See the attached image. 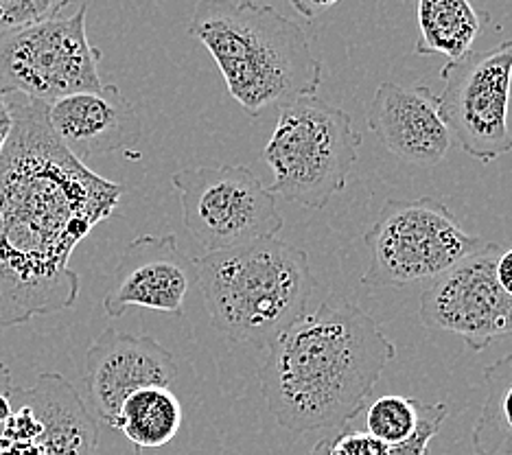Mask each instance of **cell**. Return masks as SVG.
Masks as SVG:
<instances>
[{
	"label": "cell",
	"instance_id": "cell-1",
	"mask_svg": "<svg viewBox=\"0 0 512 455\" xmlns=\"http://www.w3.org/2000/svg\"><path fill=\"white\" fill-rule=\"evenodd\" d=\"M121 195V184L62 147L46 103L16 95V127L0 158V331L75 305L71 256Z\"/></svg>",
	"mask_w": 512,
	"mask_h": 455
},
{
	"label": "cell",
	"instance_id": "cell-2",
	"mask_svg": "<svg viewBox=\"0 0 512 455\" xmlns=\"http://www.w3.org/2000/svg\"><path fill=\"white\" fill-rule=\"evenodd\" d=\"M397 348L359 305L329 302L289 326L259 370L267 410L294 434L342 429L366 410Z\"/></svg>",
	"mask_w": 512,
	"mask_h": 455
},
{
	"label": "cell",
	"instance_id": "cell-3",
	"mask_svg": "<svg viewBox=\"0 0 512 455\" xmlns=\"http://www.w3.org/2000/svg\"><path fill=\"white\" fill-rule=\"evenodd\" d=\"M189 35L224 75L230 97L250 116L316 95L322 64L307 33L254 0H197Z\"/></svg>",
	"mask_w": 512,
	"mask_h": 455
},
{
	"label": "cell",
	"instance_id": "cell-4",
	"mask_svg": "<svg viewBox=\"0 0 512 455\" xmlns=\"http://www.w3.org/2000/svg\"><path fill=\"white\" fill-rule=\"evenodd\" d=\"M195 283L215 329L254 348H270L296 324L316 289L307 252L278 237L204 254Z\"/></svg>",
	"mask_w": 512,
	"mask_h": 455
},
{
	"label": "cell",
	"instance_id": "cell-5",
	"mask_svg": "<svg viewBox=\"0 0 512 455\" xmlns=\"http://www.w3.org/2000/svg\"><path fill=\"white\" fill-rule=\"evenodd\" d=\"M362 134L351 114L316 95L278 108L276 127L263 149L274 182V197L309 210L327 206L346 189L357 165Z\"/></svg>",
	"mask_w": 512,
	"mask_h": 455
},
{
	"label": "cell",
	"instance_id": "cell-6",
	"mask_svg": "<svg viewBox=\"0 0 512 455\" xmlns=\"http://www.w3.org/2000/svg\"><path fill=\"white\" fill-rule=\"evenodd\" d=\"M364 243L370 263L362 285L370 289L432 283L484 245L434 197L388 200Z\"/></svg>",
	"mask_w": 512,
	"mask_h": 455
},
{
	"label": "cell",
	"instance_id": "cell-7",
	"mask_svg": "<svg viewBox=\"0 0 512 455\" xmlns=\"http://www.w3.org/2000/svg\"><path fill=\"white\" fill-rule=\"evenodd\" d=\"M184 228L206 254L272 239L285 219L276 197L248 167H195L173 173Z\"/></svg>",
	"mask_w": 512,
	"mask_h": 455
},
{
	"label": "cell",
	"instance_id": "cell-8",
	"mask_svg": "<svg viewBox=\"0 0 512 455\" xmlns=\"http://www.w3.org/2000/svg\"><path fill=\"white\" fill-rule=\"evenodd\" d=\"M88 5L73 16L0 33V92L53 103L77 92H97L101 51L86 33Z\"/></svg>",
	"mask_w": 512,
	"mask_h": 455
},
{
	"label": "cell",
	"instance_id": "cell-9",
	"mask_svg": "<svg viewBox=\"0 0 512 455\" xmlns=\"http://www.w3.org/2000/svg\"><path fill=\"white\" fill-rule=\"evenodd\" d=\"M440 81L442 121L464 154L488 165L512 151L508 127L512 40L447 62L440 70Z\"/></svg>",
	"mask_w": 512,
	"mask_h": 455
},
{
	"label": "cell",
	"instance_id": "cell-10",
	"mask_svg": "<svg viewBox=\"0 0 512 455\" xmlns=\"http://www.w3.org/2000/svg\"><path fill=\"white\" fill-rule=\"evenodd\" d=\"M502 254L497 243H484L423 291V326L460 335L469 350L482 353L497 340L512 335V296L497 283L495 263Z\"/></svg>",
	"mask_w": 512,
	"mask_h": 455
},
{
	"label": "cell",
	"instance_id": "cell-11",
	"mask_svg": "<svg viewBox=\"0 0 512 455\" xmlns=\"http://www.w3.org/2000/svg\"><path fill=\"white\" fill-rule=\"evenodd\" d=\"M176 379V357L151 335L106 329L90 344L84 359L90 410L110 427L132 392L149 385L171 388Z\"/></svg>",
	"mask_w": 512,
	"mask_h": 455
},
{
	"label": "cell",
	"instance_id": "cell-12",
	"mask_svg": "<svg viewBox=\"0 0 512 455\" xmlns=\"http://www.w3.org/2000/svg\"><path fill=\"white\" fill-rule=\"evenodd\" d=\"M195 283V261L176 235H145L127 243L114 267L103 311L121 318L130 307L182 315L184 300Z\"/></svg>",
	"mask_w": 512,
	"mask_h": 455
},
{
	"label": "cell",
	"instance_id": "cell-13",
	"mask_svg": "<svg viewBox=\"0 0 512 455\" xmlns=\"http://www.w3.org/2000/svg\"><path fill=\"white\" fill-rule=\"evenodd\" d=\"M366 123L392 156L416 167H436L453 143L438 95L425 84L383 81L368 103Z\"/></svg>",
	"mask_w": 512,
	"mask_h": 455
},
{
	"label": "cell",
	"instance_id": "cell-14",
	"mask_svg": "<svg viewBox=\"0 0 512 455\" xmlns=\"http://www.w3.org/2000/svg\"><path fill=\"white\" fill-rule=\"evenodd\" d=\"M46 121L62 147L84 165L95 156L132 147L143 136L141 114L112 84L49 103Z\"/></svg>",
	"mask_w": 512,
	"mask_h": 455
},
{
	"label": "cell",
	"instance_id": "cell-15",
	"mask_svg": "<svg viewBox=\"0 0 512 455\" xmlns=\"http://www.w3.org/2000/svg\"><path fill=\"white\" fill-rule=\"evenodd\" d=\"M7 394L38 418L44 455H97L99 420L71 381L57 372H42L31 388L11 385Z\"/></svg>",
	"mask_w": 512,
	"mask_h": 455
},
{
	"label": "cell",
	"instance_id": "cell-16",
	"mask_svg": "<svg viewBox=\"0 0 512 455\" xmlns=\"http://www.w3.org/2000/svg\"><path fill=\"white\" fill-rule=\"evenodd\" d=\"M416 55H440L449 62L473 51L475 40L491 22V14L473 0H418Z\"/></svg>",
	"mask_w": 512,
	"mask_h": 455
},
{
	"label": "cell",
	"instance_id": "cell-17",
	"mask_svg": "<svg viewBox=\"0 0 512 455\" xmlns=\"http://www.w3.org/2000/svg\"><path fill=\"white\" fill-rule=\"evenodd\" d=\"M112 427L132 442L136 453L160 449L178 436L182 403L171 388L149 385L127 396Z\"/></svg>",
	"mask_w": 512,
	"mask_h": 455
},
{
	"label": "cell",
	"instance_id": "cell-18",
	"mask_svg": "<svg viewBox=\"0 0 512 455\" xmlns=\"http://www.w3.org/2000/svg\"><path fill=\"white\" fill-rule=\"evenodd\" d=\"M486 399L471 431L473 455H512V355L484 368Z\"/></svg>",
	"mask_w": 512,
	"mask_h": 455
},
{
	"label": "cell",
	"instance_id": "cell-19",
	"mask_svg": "<svg viewBox=\"0 0 512 455\" xmlns=\"http://www.w3.org/2000/svg\"><path fill=\"white\" fill-rule=\"evenodd\" d=\"M366 431L386 445H397L410 438L418 427L421 401L407 399L399 394L379 396L377 401L366 405Z\"/></svg>",
	"mask_w": 512,
	"mask_h": 455
},
{
	"label": "cell",
	"instance_id": "cell-20",
	"mask_svg": "<svg viewBox=\"0 0 512 455\" xmlns=\"http://www.w3.org/2000/svg\"><path fill=\"white\" fill-rule=\"evenodd\" d=\"M73 0H0V33L20 31L62 18Z\"/></svg>",
	"mask_w": 512,
	"mask_h": 455
},
{
	"label": "cell",
	"instance_id": "cell-21",
	"mask_svg": "<svg viewBox=\"0 0 512 455\" xmlns=\"http://www.w3.org/2000/svg\"><path fill=\"white\" fill-rule=\"evenodd\" d=\"M447 416V403H421V416H418L416 431L407 440L397 442V445H388V455H429V445H432V440L436 438Z\"/></svg>",
	"mask_w": 512,
	"mask_h": 455
},
{
	"label": "cell",
	"instance_id": "cell-22",
	"mask_svg": "<svg viewBox=\"0 0 512 455\" xmlns=\"http://www.w3.org/2000/svg\"><path fill=\"white\" fill-rule=\"evenodd\" d=\"M329 440V455H388V445L372 438L366 429H357L353 423L337 429Z\"/></svg>",
	"mask_w": 512,
	"mask_h": 455
},
{
	"label": "cell",
	"instance_id": "cell-23",
	"mask_svg": "<svg viewBox=\"0 0 512 455\" xmlns=\"http://www.w3.org/2000/svg\"><path fill=\"white\" fill-rule=\"evenodd\" d=\"M9 396V394H7ZM11 405H14V414L3 425V438L11 440V442H38L42 427L38 423V418L33 416V412L25 403L9 399Z\"/></svg>",
	"mask_w": 512,
	"mask_h": 455
},
{
	"label": "cell",
	"instance_id": "cell-24",
	"mask_svg": "<svg viewBox=\"0 0 512 455\" xmlns=\"http://www.w3.org/2000/svg\"><path fill=\"white\" fill-rule=\"evenodd\" d=\"M16 127V95L0 92V158Z\"/></svg>",
	"mask_w": 512,
	"mask_h": 455
},
{
	"label": "cell",
	"instance_id": "cell-25",
	"mask_svg": "<svg viewBox=\"0 0 512 455\" xmlns=\"http://www.w3.org/2000/svg\"><path fill=\"white\" fill-rule=\"evenodd\" d=\"M342 0H289V5L296 9V14L307 20H316L322 11L335 7Z\"/></svg>",
	"mask_w": 512,
	"mask_h": 455
},
{
	"label": "cell",
	"instance_id": "cell-26",
	"mask_svg": "<svg viewBox=\"0 0 512 455\" xmlns=\"http://www.w3.org/2000/svg\"><path fill=\"white\" fill-rule=\"evenodd\" d=\"M495 276L506 294L512 296V248L499 254V259L495 263Z\"/></svg>",
	"mask_w": 512,
	"mask_h": 455
},
{
	"label": "cell",
	"instance_id": "cell-27",
	"mask_svg": "<svg viewBox=\"0 0 512 455\" xmlns=\"http://www.w3.org/2000/svg\"><path fill=\"white\" fill-rule=\"evenodd\" d=\"M0 455H44L38 442H11L0 436Z\"/></svg>",
	"mask_w": 512,
	"mask_h": 455
},
{
	"label": "cell",
	"instance_id": "cell-28",
	"mask_svg": "<svg viewBox=\"0 0 512 455\" xmlns=\"http://www.w3.org/2000/svg\"><path fill=\"white\" fill-rule=\"evenodd\" d=\"M11 385H14V381H11V370L7 364L0 361V394H7L11 390Z\"/></svg>",
	"mask_w": 512,
	"mask_h": 455
},
{
	"label": "cell",
	"instance_id": "cell-29",
	"mask_svg": "<svg viewBox=\"0 0 512 455\" xmlns=\"http://www.w3.org/2000/svg\"><path fill=\"white\" fill-rule=\"evenodd\" d=\"M11 414H14V405H11L7 394H0V425H5Z\"/></svg>",
	"mask_w": 512,
	"mask_h": 455
},
{
	"label": "cell",
	"instance_id": "cell-30",
	"mask_svg": "<svg viewBox=\"0 0 512 455\" xmlns=\"http://www.w3.org/2000/svg\"><path fill=\"white\" fill-rule=\"evenodd\" d=\"M309 455H329V440L322 438L316 442V447L309 451Z\"/></svg>",
	"mask_w": 512,
	"mask_h": 455
}]
</instances>
